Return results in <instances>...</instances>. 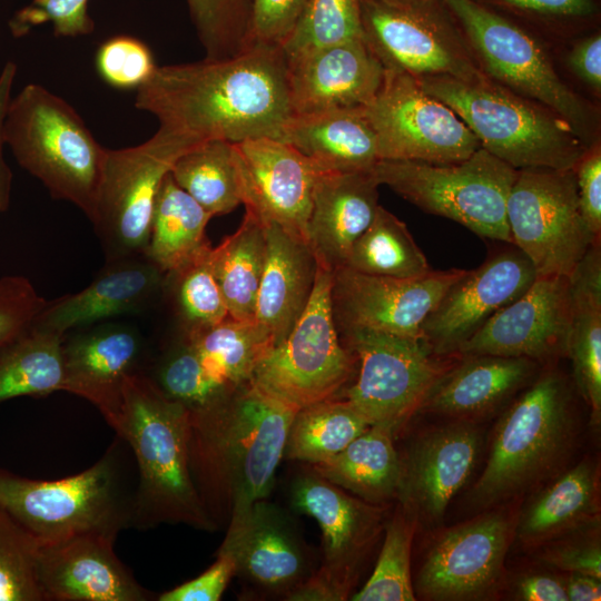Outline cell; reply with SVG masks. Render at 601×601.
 I'll list each match as a JSON object with an SVG mask.
<instances>
[{
	"label": "cell",
	"instance_id": "f907efd6",
	"mask_svg": "<svg viewBox=\"0 0 601 601\" xmlns=\"http://www.w3.org/2000/svg\"><path fill=\"white\" fill-rule=\"evenodd\" d=\"M46 304L26 277H1L0 347L27 328Z\"/></svg>",
	"mask_w": 601,
	"mask_h": 601
},
{
	"label": "cell",
	"instance_id": "6da1fadb",
	"mask_svg": "<svg viewBox=\"0 0 601 601\" xmlns=\"http://www.w3.org/2000/svg\"><path fill=\"white\" fill-rule=\"evenodd\" d=\"M135 107L189 147L209 140L282 139L293 116L282 47L255 42L221 59L157 66Z\"/></svg>",
	"mask_w": 601,
	"mask_h": 601
},
{
	"label": "cell",
	"instance_id": "f5cc1de1",
	"mask_svg": "<svg viewBox=\"0 0 601 601\" xmlns=\"http://www.w3.org/2000/svg\"><path fill=\"white\" fill-rule=\"evenodd\" d=\"M236 566L233 558L217 552L216 561L200 575L158 595V601H218L221 599Z\"/></svg>",
	"mask_w": 601,
	"mask_h": 601
},
{
	"label": "cell",
	"instance_id": "8fae6325",
	"mask_svg": "<svg viewBox=\"0 0 601 601\" xmlns=\"http://www.w3.org/2000/svg\"><path fill=\"white\" fill-rule=\"evenodd\" d=\"M515 245L536 276H570L589 249L600 244L581 213L574 169H521L506 203Z\"/></svg>",
	"mask_w": 601,
	"mask_h": 601
},
{
	"label": "cell",
	"instance_id": "8992f818",
	"mask_svg": "<svg viewBox=\"0 0 601 601\" xmlns=\"http://www.w3.org/2000/svg\"><path fill=\"white\" fill-rule=\"evenodd\" d=\"M417 80L463 120L482 148L516 170L573 169L588 149L556 114L489 77L479 81L445 76Z\"/></svg>",
	"mask_w": 601,
	"mask_h": 601
},
{
	"label": "cell",
	"instance_id": "ffe728a7",
	"mask_svg": "<svg viewBox=\"0 0 601 601\" xmlns=\"http://www.w3.org/2000/svg\"><path fill=\"white\" fill-rule=\"evenodd\" d=\"M571 319L569 276H536L514 302L492 316L457 355L525 357L541 365L566 356Z\"/></svg>",
	"mask_w": 601,
	"mask_h": 601
},
{
	"label": "cell",
	"instance_id": "e575fe53",
	"mask_svg": "<svg viewBox=\"0 0 601 601\" xmlns=\"http://www.w3.org/2000/svg\"><path fill=\"white\" fill-rule=\"evenodd\" d=\"M597 473L583 461L551 483L520 516L516 535L523 543H538L578 529L597 513Z\"/></svg>",
	"mask_w": 601,
	"mask_h": 601
},
{
	"label": "cell",
	"instance_id": "3957f363",
	"mask_svg": "<svg viewBox=\"0 0 601 601\" xmlns=\"http://www.w3.org/2000/svg\"><path fill=\"white\" fill-rule=\"evenodd\" d=\"M129 445L137 470L132 528L183 523L217 528L195 485L189 462V413L144 373L129 376L114 427Z\"/></svg>",
	"mask_w": 601,
	"mask_h": 601
},
{
	"label": "cell",
	"instance_id": "4316f807",
	"mask_svg": "<svg viewBox=\"0 0 601 601\" xmlns=\"http://www.w3.org/2000/svg\"><path fill=\"white\" fill-rule=\"evenodd\" d=\"M166 283L167 274L144 254L109 259L82 290L47 300L33 324L66 335L107 318L139 313Z\"/></svg>",
	"mask_w": 601,
	"mask_h": 601
},
{
	"label": "cell",
	"instance_id": "9a60e30c",
	"mask_svg": "<svg viewBox=\"0 0 601 601\" xmlns=\"http://www.w3.org/2000/svg\"><path fill=\"white\" fill-rule=\"evenodd\" d=\"M364 40L385 69L464 81L487 78L471 48L433 0L392 6L361 0Z\"/></svg>",
	"mask_w": 601,
	"mask_h": 601
},
{
	"label": "cell",
	"instance_id": "f35d334b",
	"mask_svg": "<svg viewBox=\"0 0 601 601\" xmlns=\"http://www.w3.org/2000/svg\"><path fill=\"white\" fill-rule=\"evenodd\" d=\"M183 335L190 342L208 373L229 391L250 380L259 358L273 346L254 321L227 317L223 322Z\"/></svg>",
	"mask_w": 601,
	"mask_h": 601
},
{
	"label": "cell",
	"instance_id": "d6a6232c",
	"mask_svg": "<svg viewBox=\"0 0 601 601\" xmlns=\"http://www.w3.org/2000/svg\"><path fill=\"white\" fill-rule=\"evenodd\" d=\"M393 434L371 425L333 457L309 467L343 490L377 504L396 495L401 457Z\"/></svg>",
	"mask_w": 601,
	"mask_h": 601
},
{
	"label": "cell",
	"instance_id": "74e56055",
	"mask_svg": "<svg viewBox=\"0 0 601 601\" xmlns=\"http://www.w3.org/2000/svg\"><path fill=\"white\" fill-rule=\"evenodd\" d=\"M371 425L346 400L327 398L298 410L289 425L284 456L309 465L324 462Z\"/></svg>",
	"mask_w": 601,
	"mask_h": 601
},
{
	"label": "cell",
	"instance_id": "9c48e42d",
	"mask_svg": "<svg viewBox=\"0 0 601 601\" xmlns=\"http://www.w3.org/2000/svg\"><path fill=\"white\" fill-rule=\"evenodd\" d=\"M442 1L460 22L469 47L491 80L544 106L588 141L594 124L592 111L560 78L533 37L474 0Z\"/></svg>",
	"mask_w": 601,
	"mask_h": 601
},
{
	"label": "cell",
	"instance_id": "4fadbf2b",
	"mask_svg": "<svg viewBox=\"0 0 601 601\" xmlns=\"http://www.w3.org/2000/svg\"><path fill=\"white\" fill-rule=\"evenodd\" d=\"M362 109L375 132L380 160L452 164L481 147L450 107L403 71L385 69L378 91Z\"/></svg>",
	"mask_w": 601,
	"mask_h": 601
},
{
	"label": "cell",
	"instance_id": "7a4b0ae2",
	"mask_svg": "<svg viewBox=\"0 0 601 601\" xmlns=\"http://www.w3.org/2000/svg\"><path fill=\"white\" fill-rule=\"evenodd\" d=\"M296 412L248 381L189 415L191 475L217 525L269 494Z\"/></svg>",
	"mask_w": 601,
	"mask_h": 601
},
{
	"label": "cell",
	"instance_id": "5bb4252c",
	"mask_svg": "<svg viewBox=\"0 0 601 601\" xmlns=\"http://www.w3.org/2000/svg\"><path fill=\"white\" fill-rule=\"evenodd\" d=\"M191 147L158 130L145 142L106 150L91 223L107 260L145 255L164 178Z\"/></svg>",
	"mask_w": 601,
	"mask_h": 601
},
{
	"label": "cell",
	"instance_id": "ba28073f",
	"mask_svg": "<svg viewBox=\"0 0 601 601\" xmlns=\"http://www.w3.org/2000/svg\"><path fill=\"white\" fill-rule=\"evenodd\" d=\"M516 169L480 147L452 164L378 160L373 174L425 213L454 220L484 239L512 244L506 203Z\"/></svg>",
	"mask_w": 601,
	"mask_h": 601
},
{
	"label": "cell",
	"instance_id": "44dd1931",
	"mask_svg": "<svg viewBox=\"0 0 601 601\" xmlns=\"http://www.w3.org/2000/svg\"><path fill=\"white\" fill-rule=\"evenodd\" d=\"M511 525L503 513L489 512L442 533L417 577L418 593L430 600L481 599L497 585Z\"/></svg>",
	"mask_w": 601,
	"mask_h": 601
},
{
	"label": "cell",
	"instance_id": "30bf717a",
	"mask_svg": "<svg viewBox=\"0 0 601 601\" xmlns=\"http://www.w3.org/2000/svg\"><path fill=\"white\" fill-rule=\"evenodd\" d=\"M332 270L319 266L313 293L286 338L257 362L250 382L300 410L335 397L349 378L353 353L341 342L331 303Z\"/></svg>",
	"mask_w": 601,
	"mask_h": 601
},
{
	"label": "cell",
	"instance_id": "2e32d148",
	"mask_svg": "<svg viewBox=\"0 0 601 601\" xmlns=\"http://www.w3.org/2000/svg\"><path fill=\"white\" fill-rule=\"evenodd\" d=\"M290 502L296 511L318 523L323 536V562L286 595V600L346 599L355 568L377 535L382 510L351 496L312 469L294 480Z\"/></svg>",
	"mask_w": 601,
	"mask_h": 601
},
{
	"label": "cell",
	"instance_id": "c3c4849f",
	"mask_svg": "<svg viewBox=\"0 0 601 601\" xmlns=\"http://www.w3.org/2000/svg\"><path fill=\"white\" fill-rule=\"evenodd\" d=\"M100 79L118 90H137L157 68L150 48L131 36H115L105 40L95 56Z\"/></svg>",
	"mask_w": 601,
	"mask_h": 601
},
{
	"label": "cell",
	"instance_id": "94428289",
	"mask_svg": "<svg viewBox=\"0 0 601 601\" xmlns=\"http://www.w3.org/2000/svg\"><path fill=\"white\" fill-rule=\"evenodd\" d=\"M568 600L599 601L601 600L600 579L581 573H572L564 584Z\"/></svg>",
	"mask_w": 601,
	"mask_h": 601
},
{
	"label": "cell",
	"instance_id": "11a10c76",
	"mask_svg": "<svg viewBox=\"0 0 601 601\" xmlns=\"http://www.w3.org/2000/svg\"><path fill=\"white\" fill-rule=\"evenodd\" d=\"M545 560L561 570L601 579L599 542H573L558 545L548 551Z\"/></svg>",
	"mask_w": 601,
	"mask_h": 601
},
{
	"label": "cell",
	"instance_id": "6f0895ef",
	"mask_svg": "<svg viewBox=\"0 0 601 601\" xmlns=\"http://www.w3.org/2000/svg\"><path fill=\"white\" fill-rule=\"evenodd\" d=\"M16 75V62L8 60L0 72V213L6 211L10 204L12 173L3 157V125Z\"/></svg>",
	"mask_w": 601,
	"mask_h": 601
},
{
	"label": "cell",
	"instance_id": "db71d44e",
	"mask_svg": "<svg viewBox=\"0 0 601 601\" xmlns=\"http://www.w3.org/2000/svg\"><path fill=\"white\" fill-rule=\"evenodd\" d=\"M573 169L581 213L591 233L595 238L600 239L601 152L599 146L587 149Z\"/></svg>",
	"mask_w": 601,
	"mask_h": 601
},
{
	"label": "cell",
	"instance_id": "d590c367",
	"mask_svg": "<svg viewBox=\"0 0 601 601\" xmlns=\"http://www.w3.org/2000/svg\"><path fill=\"white\" fill-rule=\"evenodd\" d=\"M65 335L32 323L0 347V404L63 391Z\"/></svg>",
	"mask_w": 601,
	"mask_h": 601
},
{
	"label": "cell",
	"instance_id": "603a6c76",
	"mask_svg": "<svg viewBox=\"0 0 601 601\" xmlns=\"http://www.w3.org/2000/svg\"><path fill=\"white\" fill-rule=\"evenodd\" d=\"M115 542L77 535L39 544L37 582L42 601H148L152 594L114 551Z\"/></svg>",
	"mask_w": 601,
	"mask_h": 601
},
{
	"label": "cell",
	"instance_id": "ac0fdd59",
	"mask_svg": "<svg viewBox=\"0 0 601 601\" xmlns=\"http://www.w3.org/2000/svg\"><path fill=\"white\" fill-rule=\"evenodd\" d=\"M535 277L529 258L508 243L449 287L425 318L422 339L436 355H457L492 316L524 294Z\"/></svg>",
	"mask_w": 601,
	"mask_h": 601
},
{
	"label": "cell",
	"instance_id": "681fc988",
	"mask_svg": "<svg viewBox=\"0 0 601 601\" xmlns=\"http://www.w3.org/2000/svg\"><path fill=\"white\" fill-rule=\"evenodd\" d=\"M89 0H31L9 21L16 38L29 33L33 28L51 23L56 37H80L95 30L88 13Z\"/></svg>",
	"mask_w": 601,
	"mask_h": 601
},
{
	"label": "cell",
	"instance_id": "ee69618b",
	"mask_svg": "<svg viewBox=\"0 0 601 601\" xmlns=\"http://www.w3.org/2000/svg\"><path fill=\"white\" fill-rule=\"evenodd\" d=\"M205 58L236 56L254 45L252 0H186Z\"/></svg>",
	"mask_w": 601,
	"mask_h": 601
},
{
	"label": "cell",
	"instance_id": "4dcf8cb0",
	"mask_svg": "<svg viewBox=\"0 0 601 601\" xmlns=\"http://www.w3.org/2000/svg\"><path fill=\"white\" fill-rule=\"evenodd\" d=\"M280 140L323 171H372L380 160L376 136L362 107L293 114Z\"/></svg>",
	"mask_w": 601,
	"mask_h": 601
},
{
	"label": "cell",
	"instance_id": "e0dca14e",
	"mask_svg": "<svg viewBox=\"0 0 601 601\" xmlns=\"http://www.w3.org/2000/svg\"><path fill=\"white\" fill-rule=\"evenodd\" d=\"M465 269L430 270L414 278L373 276L346 266L332 270L331 303L337 331L422 338V325Z\"/></svg>",
	"mask_w": 601,
	"mask_h": 601
},
{
	"label": "cell",
	"instance_id": "7bdbcfd3",
	"mask_svg": "<svg viewBox=\"0 0 601 601\" xmlns=\"http://www.w3.org/2000/svg\"><path fill=\"white\" fill-rule=\"evenodd\" d=\"M414 520L404 511L387 523L385 538L374 571L354 601H413L411 545Z\"/></svg>",
	"mask_w": 601,
	"mask_h": 601
},
{
	"label": "cell",
	"instance_id": "52a82bcc",
	"mask_svg": "<svg viewBox=\"0 0 601 601\" xmlns=\"http://www.w3.org/2000/svg\"><path fill=\"white\" fill-rule=\"evenodd\" d=\"M3 138L53 198L72 203L91 220L107 148L66 100L28 83L9 102Z\"/></svg>",
	"mask_w": 601,
	"mask_h": 601
},
{
	"label": "cell",
	"instance_id": "7402d4cb",
	"mask_svg": "<svg viewBox=\"0 0 601 601\" xmlns=\"http://www.w3.org/2000/svg\"><path fill=\"white\" fill-rule=\"evenodd\" d=\"M481 437L469 421H455L417 437L401 459L396 496L413 520L436 522L470 477Z\"/></svg>",
	"mask_w": 601,
	"mask_h": 601
},
{
	"label": "cell",
	"instance_id": "7c38bea8",
	"mask_svg": "<svg viewBox=\"0 0 601 601\" xmlns=\"http://www.w3.org/2000/svg\"><path fill=\"white\" fill-rule=\"evenodd\" d=\"M358 361L345 397L368 422L395 435L421 410L427 394L451 366L422 338L358 331L343 334Z\"/></svg>",
	"mask_w": 601,
	"mask_h": 601
},
{
	"label": "cell",
	"instance_id": "816d5d0a",
	"mask_svg": "<svg viewBox=\"0 0 601 601\" xmlns=\"http://www.w3.org/2000/svg\"><path fill=\"white\" fill-rule=\"evenodd\" d=\"M307 0H252L253 42L279 46L297 24Z\"/></svg>",
	"mask_w": 601,
	"mask_h": 601
},
{
	"label": "cell",
	"instance_id": "60d3db41",
	"mask_svg": "<svg viewBox=\"0 0 601 601\" xmlns=\"http://www.w3.org/2000/svg\"><path fill=\"white\" fill-rule=\"evenodd\" d=\"M170 174L176 184L214 216L242 204L231 142L209 140L177 158Z\"/></svg>",
	"mask_w": 601,
	"mask_h": 601
},
{
	"label": "cell",
	"instance_id": "6125c7cd",
	"mask_svg": "<svg viewBox=\"0 0 601 601\" xmlns=\"http://www.w3.org/2000/svg\"><path fill=\"white\" fill-rule=\"evenodd\" d=\"M375 1L383 2L386 4H392V6H407L418 0H375Z\"/></svg>",
	"mask_w": 601,
	"mask_h": 601
},
{
	"label": "cell",
	"instance_id": "f546056e",
	"mask_svg": "<svg viewBox=\"0 0 601 601\" xmlns=\"http://www.w3.org/2000/svg\"><path fill=\"white\" fill-rule=\"evenodd\" d=\"M264 228L266 253L254 322L275 346L286 338L306 308L318 263L306 242L275 223Z\"/></svg>",
	"mask_w": 601,
	"mask_h": 601
},
{
	"label": "cell",
	"instance_id": "b9f144b4",
	"mask_svg": "<svg viewBox=\"0 0 601 601\" xmlns=\"http://www.w3.org/2000/svg\"><path fill=\"white\" fill-rule=\"evenodd\" d=\"M144 373L167 397L180 403L189 415L210 407L231 392L208 373L184 335Z\"/></svg>",
	"mask_w": 601,
	"mask_h": 601
},
{
	"label": "cell",
	"instance_id": "7dc6e473",
	"mask_svg": "<svg viewBox=\"0 0 601 601\" xmlns=\"http://www.w3.org/2000/svg\"><path fill=\"white\" fill-rule=\"evenodd\" d=\"M38 546L0 506V601H42L36 575Z\"/></svg>",
	"mask_w": 601,
	"mask_h": 601
},
{
	"label": "cell",
	"instance_id": "91938a15",
	"mask_svg": "<svg viewBox=\"0 0 601 601\" xmlns=\"http://www.w3.org/2000/svg\"><path fill=\"white\" fill-rule=\"evenodd\" d=\"M518 595L525 601H568L564 584L548 574H530L518 583Z\"/></svg>",
	"mask_w": 601,
	"mask_h": 601
},
{
	"label": "cell",
	"instance_id": "680465c9",
	"mask_svg": "<svg viewBox=\"0 0 601 601\" xmlns=\"http://www.w3.org/2000/svg\"><path fill=\"white\" fill-rule=\"evenodd\" d=\"M511 6L560 17H585L594 9L593 0H502Z\"/></svg>",
	"mask_w": 601,
	"mask_h": 601
},
{
	"label": "cell",
	"instance_id": "bcb514c9",
	"mask_svg": "<svg viewBox=\"0 0 601 601\" xmlns=\"http://www.w3.org/2000/svg\"><path fill=\"white\" fill-rule=\"evenodd\" d=\"M208 246L177 273L167 274L176 283V300L183 332L209 328L228 316V309L209 264Z\"/></svg>",
	"mask_w": 601,
	"mask_h": 601
},
{
	"label": "cell",
	"instance_id": "cb8c5ba5",
	"mask_svg": "<svg viewBox=\"0 0 601 601\" xmlns=\"http://www.w3.org/2000/svg\"><path fill=\"white\" fill-rule=\"evenodd\" d=\"M218 552L233 558L235 575L285 597L314 572L308 550L292 520L265 499L229 519Z\"/></svg>",
	"mask_w": 601,
	"mask_h": 601
},
{
	"label": "cell",
	"instance_id": "83f0119b",
	"mask_svg": "<svg viewBox=\"0 0 601 601\" xmlns=\"http://www.w3.org/2000/svg\"><path fill=\"white\" fill-rule=\"evenodd\" d=\"M459 356L434 384L422 411L470 422L521 393L542 370L541 364L525 357Z\"/></svg>",
	"mask_w": 601,
	"mask_h": 601
},
{
	"label": "cell",
	"instance_id": "9f6ffc18",
	"mask_svg": "<svg viewBox=\"0 0 601 601\" xmlns=\"http://www.w3.org/2000/svg\"><path fill=\"white\" fill-rule=\"evenodd\" d=\"M570 69L583 82L600 92L601 89V36L592 35L577 42L568 56Z\"/></svg>",
	"mask_w": 601,
	"mask_h": 601
},
{
	"label": "cell",
	"instance_id": "836d02e7",
	"mask_svg": "<svg viewBox=\"0 0 601 601\" xmlns=\"http://www.w3.org/2000/svg\"><path fill=\"white\" fill-rule=\"evenodd\" d=\"M211 217L168 173L156 196L145 255L166 274L179 272L210 246L205 229Z\"/></svg>",
	"mask_w": 601,
	"mask_h": 601
},
{
	"label": "cell",
	"instance_id": "484cf974",
	"mask_svg": "<svg viewBox=\"0 0 601 601\" xmlns=\"http://www.w3.org/2000/svg\"><path fill=\"white\" fill-rule=\"evenodd\" d=\"M286 60L294 114L364 107L385 73L364 39L302 51Z\"/></svg>",
	"mask_w": 601,
	"mask_h": 601
},
{
	"label": "cell",
	"instance_id": "1f68e13d",
	"mask_svg": "<svg viewBox=\"0 0 601 601\" xmlns=\"http://www.w3.org/2000/svg\"><path fill=\"white\" fill-rule=\"evenodd\" d=\"M571 319L566 356L578 392L590 407L591 424L601 421V247L593 245L571 275Z\"/></svg>",
	"mask_w": 601,
	"mask_h": 601
},
{
	"label": "cell",
	"instance_id": "5b68a950",
	"mask_svg": "<svg viewBox=\"0 0 601 601\" xmlns=\"http://www.w3.org/2000/svg\"><path fill=\"white\" fill-rule=\"evenodd\" d=\"M574 422L572 384L558 370H541L500 417L473 504L490 508L552 475L573 445Z\"/></svg>",
	"mask_w": 601,
	"mask_h": 601
},
{
	"label": "cell",
	"instance_id": "d6986e66",
	"mask_svg": "<svg viewBox=\"0 0 601 601\" xmlns=\"http://www.w3.org/2000/svg\"><path fill=\"white\" fill-rule=\"evenodd\" d=\"M231 148L245 209L307 243L313 191L323 170L280 139H246Z\"/></svg>",
	"mask_w": 601,
	"mask_h": 601
},
{
	"label": "cell",
	"instance_id": "f6af8a7d",
	"mask_svg": "<svg viewBox=\"0 0 601 601\" xmlns=\"http://www.w3.org/2000/svg\"><path fill=\"white\" fill-rule=\"evenodd\" d=\"M364 39L361 0H307L289 38L286 56Z\"/></svg>",
	"mask_w": 601,
	"mask_h": 601
},
{
	"label": "cell",
	"instance_id": "8d00e7d4",
	"mask_svg": "<svg viewBox=\"0 0 601 601\" xmlns=\"http://www.w3.org/2000/svg\"><path fill=\"white\" fill-rule=\"evenodd\" d=\"M265 253L264 224L247 210L236 231L210 248L209 264L230 318L254 321Z\"/></svg>",
	"mask_w": 601,
	"mask_h": 601
},
{
	"label": "cell",
	"instance_id": "277c9868",
	"mask_svg": "<svg viewBox=\"0 0 601 601\" xmlns=\"http://www.w3.org/2000/svg\"><path fill=\"white\" fill-rule=\"evenodd\" d=\"M137 470L128 443L116 434L87 470L59 480H33L0 467V506L39 544L77 535L116 541L132 528Z\"/></svg>",
	"mask_w": 601,
	"mask_h": 601
},
{
	"label": "cell",
	"instance_id": "f1b7e54d",
	"mask_svg": "<svg viewBox=\"0 0 601 601\" xmlns=\"http://www.w3.org/2000/svg\"><path fill=\"white\" fill-rule=\"evenodd\" d=\"M372 171H323L315 184L307 244L319 266H343L355 240L372 223L378 204Z\"/></svg>",
	"mask_w": 601,
	"mask_h": 601
},
{
	"label": "cell",
	"instance_id": "ab89813d",
	"mask_svg": "<svg viewBox=\"0 0 601 601\" xmlns=\"http://www.w3.org/2000/svg\"><path fill=\"white\" fill-rule=\"evenodd\" d=\"M343 266L393 278H414L432 270L406 225L381 205L370 226L353 244Z\"/></svg>",
	"mask_w": 601,
	"mask_h": 601
},
{
	"label": "cell",
	"instance_id": "d4e9b609",
	"mask_svg": "<svg viewBox=\"0 0 601 601\" xmlns=\"http://www.w3.org/2000/svg\"><path fill=\"white\" fill-rule=\"evenodd\" d=\"M85 328L65 335L63 391L89 401L114 428L127 378L146 365L142 338L121 324Z\"/></svg>",
	"mask_w": 601,
	"mask_h": 601
}]
</instances>
